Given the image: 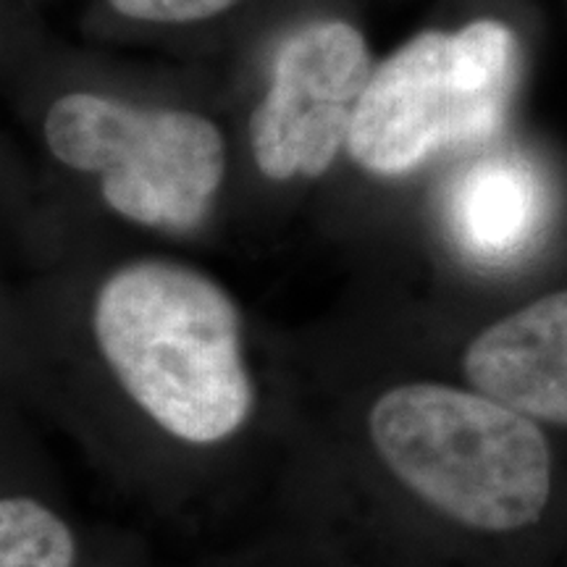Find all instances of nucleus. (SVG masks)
Returning <instances> with one entry per match:
<instances>
[{"label":"nucleus","mask_w":567,"mask_h":567,"mask_svg":"<svg viewBox=\"0 0 567 567\" xmlns=\"http://www.w3.org/2000/svg\"><path fill=\"white\" fill-rule=\"evenodd\" d=\"M384 465L425 505L473 530L513 534L549 505L551 452L528 415L481 392L400 384L368 415Z\"/></svg>","instance_id":"f03ea898"},{"label":"nucleus","mask_w":567,"mask_h":567,"mask_svg":"<svg viewBox=\"0 0 567 567\" xmlns=\"http://www.w3.org/2000/svg\"><path fill=\"white\" fill-rule=\"evenodd\" d=\"M45 140L69 168L101 176L111 210L151 229H195L226 172L224 134L210 118L134 109L92 92H71L51 105Z\"/></svg>","instance_id":"20e7f679"},{"label":"nucleus","mask_w":567,"mask_h":567,"mask_svg":"<svg viewBox=\"0 0 567 567\" xmlns=\"http://www.w3.org/2000/svg\"><path fill=\"white\" fill-rule=\"evenodd\" d=\"M544 189L534 166L515 155L478 161L452 193V226L471 255L488 264L515 258L536 237Z\"/></svg>","instance_id":"0eeeda50"},{"label":"nucleus","mask_w":567,"mask_h":567,"mask_svg":"<svg viewBox=\"0 0 567 567\" xmlns=\"http://www.w3.org/2000/svg\"><path fill=\"white\" fill-rule=\"evenodd\" d=\"M118 13L153 24H193L231 9L239 0H109Z\"/></svg>","instance_id":"1a4fd4ad"},{"label":"nucleus","mask_w":567,"mask_h":567,"mask_svg":"<svg viewBox=\"0 0 567 567\" xmlns=\"http://www.w3.org/2000/svg\"><path fill=\"white\" fill-rule=\"evenodd\" d=\"M517 82V40L502 21L415 34L373 69L354 109L347 151L381 176L494 137Z\"/></svg>","instance_id":"7ed1b4c3"},{"label":"nucleus","mask_w":567,"mask_h":567,"mask_svg":"<svg viewBox=\"0 0 567 567\" xmlns=\"http://www.w3.org/2000/svg\"><path fill=\"white\" fill-rule=\"evenodd\" d=\"M76 542L66 523L32 496L0 502V567H74Z\"/></svg>","instance_id":"6e6552de"},{"label":"nucleus","mask_w":567,"mask_h":567,"mask_svg":"<svg viewBox=\"0 0 567 567\" xmlns=\"http://www.w3.org/2000/svg\"><path fill=\"white\" fill-rule=\"evenodd\" d=\"M463 368L476 392L530 421L567 425V289L481 331Z\"/></svg>","instance_id":"423d86ee"},{"label":"nucleus","mask_w":567,"mask_h":567,"mask_svg":"<svg viewBox=\"0 0 567 567\" xmlns=\"http://www.w3.org/2000/svg\"><path fill=\"white\" fill-rule=\"evenodd\" d=\"M371 74L365 38L347 21H313L289 34L250 122L260 172L274 182L329 172Z\"/></svg>","instance_id":"39448f33"},{"label":"nucleus","mask_w":567,"mask_h":567,"mask_svg":"<svg viewBox=\"0 0 567 567\" xmlns=\"http://www.w3.org/2000/svg\"><path fill=\"white\" fill-rule=\"evenodd\" d=\"M92 329L124 392L172 436L216 444L250 417L239 310L205 274L168 260L118 268L97 292Z\"/></svg>","instance_id":"f257e3e1"}]
</instances>
